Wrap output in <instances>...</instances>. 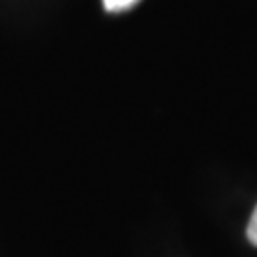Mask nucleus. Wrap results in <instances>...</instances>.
I'll return each instance as SVG.
<instances>
[{"label":"nucleus","mask_w":257,"mask_h":257,"mask_svg":"<svg viewBox=\"0 0 257 257\" xmlns=\"http://www.w3.org/2000/svg\"><path fill=\"white\" fill-rule=\"evenodd\" d=\"M139 0H103V8L110 12V14H116V12H124V10L134 8Z\"/></svg>","instance_id":"f257e3e1"},{"label":"nucleus","mask_w":257,"mask_h":257,"mask_svg":"<svg viewBox=\"0 0 257 257\" xmlns=\"http://www.w3.org/2000/svg\"><path fill=\"white\" fill-rule=\"evenodd\" d=\"M246 236H248V240L253 246H257V206H255V210H253V213H251V217H249Z\"/></svg>","instance_id":"f03ea898"}]
</instances>
